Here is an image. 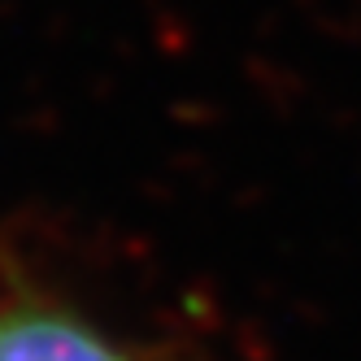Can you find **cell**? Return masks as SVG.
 I'll return each mask as SVG.
<instances>
[{
	"mask_svg": "<svg viewBox=\"0 0 361 361\" xmlns=\"http://www.w3.org/2000/svg\"><path fill=\"white\" fill-rule=\"evenodd\" d=\"M0 361H144L79 318L48 309L0 314Z\"/></svg>",
	"mask_w": 361,
	"mask_h": 361,
	"instance_id": "6da1fadb",
	"label": "cell"
}]
</instances>
